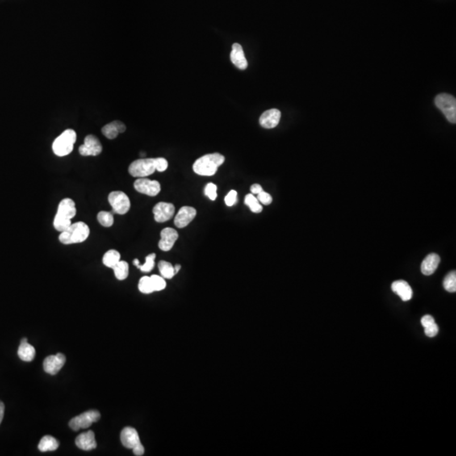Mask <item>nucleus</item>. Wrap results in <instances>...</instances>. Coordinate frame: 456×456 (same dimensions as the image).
Returning <instances> with one entry per match:
<instances>
[{"label":"nucleus","instance_id":"obj_38","mask_svg":"<svg viewBox=\"0 0 456 456\" xmlns=\"http://www.w3.org/2000/svg\"><path fill=\"white\" fill-rule=\"evenodd\" d=\"M422 325H423L424 328L426 327L429 326L431 324H433V323H435L434 319H433V317L431 316V315H425V316H423L421 319Z\"/></svg>","mask_w":456,"mask_h":456},{"label":"nucleus","instance_id":"obj_6","mask_svg":"<svg viewBox=\"0 0 456 456\" xmlns=\"http://www.w3.org/2000/svg\"><path fill=\"white\" fill-rule=\"evenodd\" d=\"M156 172L155 158H142L133 161L129 168V173L132 177H147Z\"/></svg>","mask_w":456,"mask_h":456},{"label":"nucleus","instance_id":"obj_24","mask_svg":"<svg viewBox=\"0 0 456 456\" xmlns=\"http://www.w3.org/2000/svg\"><path fill=\"white\" fill-rule=\"evenodd\" d=\"M120 253L117 250L111 249L108 250L105 253L102 258V262L103 265H106V267L113 268L120 261Z\"/></svg>","mask_w":456,"mask_h":456},{"label":"nucleus","instance_id":"obj_36","mask_svg":"<svg viewBox=\"0 0 456 456\" xmlns=\"http://www.w3.org/2000/svg\"><path fill=\"white\" fill-rule=\"evenodd\" d=\"M236 195H238V193L235 190H231V191L227 194V196L225 197V203L227 205V206H232L234 204L236 203Z\"/></svg>","mask_w":456,"mask_h":456},{"label":"nucleus","instance_id":"obj_29","mask_svg":"<svg viewBox=\"0 0 456 456\" xmlns=\"http://www.w3.org/2000/svg\"><path fill=\"white\" fill-rule=\"evenodd\" d=\"M138 287H139L140 293H144V294H150V293L155 291L151 277H142L139 281Z\"/></svg>","mask_w":456,"mask_h":456},{"label":"nucleus","instance_id":"obj_2","mask_svg":"<svg viewBox=\"0 0 456 456\" xmlns=\"http://www.w3.org/2000/svg\"><path fill=\"white\" fill-rule=\"evenodd\" d=\"M224 161L225 157L222 154H207L196 160L193 165V170L198 175L213 176Z\"/></svg>","mask_w":456,"mask_h":456},{"label":"nucleus","instance_id":"obj_7","mask_svg":"<svg viewBox=\"0 0 456 456\" xmlns=\"http://www.w3.org/2000/svg\"><path fill=\"white\" fill-rule=\"evenodd\" d=\"M108 202L114 213L125 215L130 209V200L128 195L122 191H114L108 195Z\"/></svg>","mask_w":456,"mask_h":456},{"label":"nucleus","instance_id":"obj_17","mask_svg":"<svg viewBox=\"0 0 456 456\" xmlns=\"http://www.w3.org/2000/svg\"><path fill=\"white\" fill-rule=\"evenodd\" d=\"M76 446L82 450H93L97 448V442L95 439V433L93 431H88L81 433L76 440Z\"/></svg>","mask_w":456,"mask_h":456},{"label":"nucleus","instance_id":"obj_25","mask_svg":"<svg viewBox=\"0 0 456 456\" xmlns=\"http://www.w3.org/2000/svg\"><path fill=\"white\" fill-rule=\"evenodd\" d=\"M113 269L117 279L119 281L127 279L129 276V264L126 261L120 260Z\"/></svg>","mask_w":456,"mask_h":456},{"label":"nucleus","instance_id":"obj_11","mask_svg":"<svg viewBox=\"0 0 456 456\" xmlns=\"http://www.w3.org/2000/svg\"><path fill=\"white\" fill-rule=\"evenodd\" d=\"M175 212V206L173 204L160 202L154 206V218L156 223H166L173 218Z\"/></svg>","mask_w":456,"mask_h":456},{"label":"nucleus","instance_id":"obj_42","mask_svg":"<svg viewBox=\"0 0 456 456\" xmlns=\"http://www.w3.org/2000/svg\"><path fill=\"white\" fill-rule=\"evenodd\" d=\"M180 269H181V265H176L175 266H174V274H177V273L179 272Z\"/></svg>","mask_w":456,"mask_h":456},{"label":"nucleus","instance_id":"obj_8","mask_svg":"<svg viewBox=\"0 0 456 456\" xmlns=\"http://www.w3.org/2000/svg\"><path fill=\"white\" fill-rule=\"evenodd\" d=\"M100 412L98 411H85L84 413L74 417L69 421V425L74 431H78L83 428H87L100 419Z\"/></svg>","mask_w":456,"mask_h":456},{"label":"nucleus","instance_id":"obj_35","mask_svg":"<svg viewBox=\"0 0 456 456\" xmlns=\"http://www.w3.org/2000/svg\"><path fill=\"white\" fill-rule=\"evenodd\" d=\"M257 199L258 200L260 201V203H262L265 206H269V205L272 203L271 195L264 191V190L262 192H260V194H258Z\"/></svg>","mask_w":456,"mask_h":456},{"label":"nucleus","instance_id":"obj_31","mask_svg":"<svg viewBox=\"0 0 456 456\" xmlns=\"http://www.w3.org/2000/svg\"><path fill=\"white\" fill-rule=\"evenodd\" d=\"M155 259H156V253H151L145 258L144 265H139L136 267L139 268L142 272L152 271L155 266Z\"/></svg>","mask_w":456,"mask_h":456},{"label":"nucleus","instance_id":"obj_26","mask_svg":"<svg viewBox=\"0 0 456 456\" xmlns=\"http://www.w3.org/2000/svg\"><path fill=\"white\" fill-rule=\"evenodd\" d=\"M158 269L161 277H163L164 279H172L175 276L174 267L171 263L161 260L159 262Z\"/></svg>","mask_w":456,"mask_h":456},{"label":"nucleus","instance_id":"obj_30","mask_svg":"<svg viewBox=\"0 0 456 456\" xmlns=\"http://www.w3.org/2000/svg\"><path fill=\"white\" fill-rule=\"evenodd\" d=\"M444 287L449 293L456 291V272H449L444 280Z\"/></svg>","mask_w":456,"mask_h":456},{"label":"nucleus","instance_id":"obj_34","mask_svg":"<svg viewBox=\"0 0 456 456\" xmlns=\"http://www.w3.org/2000/svg\"><path fill=\"white\" fill-rule=\"evenodd\" d=\"M155 165H156V171H158L160 173L165 172L168 168V161L163 157L155 158Z\"/></svg>","mask_w":456,"mask_h":456},{"label":"nucleus","instance_id":"obj_22","mask_svg":"<svg viewBox=\"0 0 456 456\" xmlns=\"http://www.w3.org/2000/svg\"><path fill=\"white\" fill-rule=\"evenodd\" d=\"M18 356L24 362H31L35 356V348L27 342V339L23 338L18 349Z\"/></svg>","mask_w":456,"mask_h":456},{"label":"nucleus","instance_id":"obj_3","mask_svg":"<svg viewBox=\"0 0 456 456\" xmlns=\"http://www.w3.org/2000/svg\"><path fill=\"white\" fill-rule=\"evenodd\" d=\"M90 235V228L83 222L71 224L65 231L59 235V239L63 244H80L85 242Z\"/></svg>","mask_w":456,"mask_h":456},{"label":"nucleus","instance_id":"obj_1","mask_svg":"<svg viewBox=\"0 0 456 456\" xmlns=\"http://www.w3.org/2000/svg\"><path fill=\"white\" fill-rule=\"evenodd\" d=\"M76 215V203L73 199H62L58 207L57 214L53 221V227L58 232H64L70 226L71 220Z\"/></svg>","mask_w":456,"mask_h":456},{"label":"nucleus","instance_id":"obj_28","mask_svg":"<svg viewBox=\"0 0 456 456\" xmlns=\"http://www.w3.org/2000/svg\"><path fill=\"white\" fill-rule=\"evenodd\" d=\"M97 221L102 227H111L114 223V214L109 211H100L97 214Z\"/></svg>","mask_w":456,"mask_h":456},{"label":"nucleus","instance_id":"obj_10","mask_svg":"<svg viewBox=\"0 0 456 456\" xmlns=\"http://www.w3.org/2000/svg\"><path fill=\"white\" fill-rule=\"evenodd\" d=\"M102 152L101 142L93 135H87L84 140V144L79 148V152L83 156H97Z\"/></svg>","mask_w":456,"mask_h":456},{"label":"nucleus","instance_id":"obj_37","mask_svg":"<svg viewBox=\"0 0 456 456\" xmlns=\"http://www.w3.org/2000/svg\"><path fill=\"white\" fill-rule=\"evenodd\" d=\"M437 333H439V326L436 323H433V324L425 328V335L428 337H434L437 336Z\"/></svg>","mask_w":456,"mask_h":456},{"label":"nucleus","instance_id":"obj_14","mask_svg":"<svg viewBox=\"0 0 456 456\" xmlns=\"http://www.w3.org/2000/svg\"><path fill=\"white\" fill-rule=\"evenodd\" d=\"M177 239H178V233L175 229L171 227L164 228L161 232V240L159 241V248L165 252L170 251L175 244Z\"/></svg>","mask_w":456,"mask_h":456},{"label":"nucleus","instance_id":"obj_15","mask_svg":"<svg viewBox=\"0 0 456 456\" xmlns=\"http://www.w3.org/2000/svg\"><path fill=\"white\" fill-rule=\"evenodd\" d=\"M121 442L123 446L128 449H134L136 445H140V436L136 429L130 427L123 428L120 434Z\"/></svg>","mask_w":456,"mask_h":456},{"label":"nucleus","instance_id":"obj_16","mask_svg":"<svg viewBox=\"0 0 456 456\" xmlns=\"http://www.w3.org/2000/svg\"><path fill=\"white\" fill-rule=\"evenodd\" d=\"M281 117V112L278 109H269L260 116V125L265 129L275 128L279 124Z\"/></svg>","mask_w":456,"mask_h":456},{"label":"nucleus","instance_id":"obj_33","mask_svg":"<svg viewBox=\"0 0 456 456\" xmlns=\"http://www.w3.org/2000/svg\"><path fill=\"white\" fill-rule=\"evenodd\" d=\"M216 190H217L216 185L211 183V184L206 185V189H205V194L211 200H215L217 198Z\"/></svg>","mask_w":456,"mask_h":456},{"label":"nucleus","instance_id":"obj_18","mask_svg":"<svg viewBox=\"0 0 456 456\" xmlns=\"http://www.w3.org/2000/svg\"><path fill=\"white\" fill-rule=\"evenodd\" d=\"M231 61L238 69L244 70L248 67V62L244 55V49L239 43H234L231 52Z\"/></svg>","mask_w":456,"mask_h":456},{"label":"nucleus","instance_id":"obj_21","mask_svg":"<svg viewBox=\"0 0 456 456\" xmlns=\"http://www.w3.org/2000/svg\"><path fill=\"white\" fill-rule=\"evenodd\" d=\"M440 257L437 253H430L423 260L421 265V271L425 276L433 275L440 265Z\"/></svg>","mask_w":456,"mask_h":456},{"label":"nucleus","instance_id":"obj_5","mask_svg":"<svg viewBox=\"0 0 456 456\" xmlns=\"http://www.w3.org/2000/svg\"><path fill=\"white\" fill-rule=\"evenodd\" d=\"M435 105L445 114L449 123H456V100L453 96L441 93L435 97Z\"/></svg>","mask_w":456,"mask_h":456},{"label":"nucleus","instance_id":"obj_20","mask_svg":"<svg viewBox=\"0 0 456 456\" xmlns=\"http://www.w3.org/2000/svg\"><path fill=\"white\" fill-rule=\"evenodd\" d=\"M126 126L121 121H114L107 123L102 129V132L105 137L109 140H114L118 137L121 133L125 132Z\"/></svg>","mask_w":456,"mask_h":456},{"label":"nucleus","instance_id":"obj_9","mask_svg":"<svg viewBox=\"0 0 456 456\" xmlns=\"http://www.w3.org/2000/svg\"><path fill=\"white\" fill-rule=\"evenodd\" d=\"M134 187L136 191L148 196H156L161 192V185L158 181L145 177H139L134 184Z\"/></svg>","mask_w":456,"mask_h":456},{"label":"nucleus","instance_id":"obj_43","mask_svg":"<svg viewBox=\"0 0 456 456\" xmlns=\"http://www.w3.org/2000/svg\"><path fill=\"white\" fill-rule=\"evenodd\" d=\"M133 264H134L135 266H137V265H140V261H139L137 259H135V260L133 261Z\"/></svg>","mask_w":456,"mask_h":456},{"label":"nucleus","instance_id":"obj_27","mask_svg":"<svg viewBox=\"0 0 456 456\" xmlns=\"http://www.w3.org/2000/svg\"><path fill=\"white\" fill-rule=\"evenodd\" d=\"M244 203H245L246 206L249 207L252 212H262V206L260 205V201L258 200L257 198L253 194H247L246 195Z\"/></svg>","mask_w":456,"mask_h":456},{"label":"nucleus","instance_id":"obj_23","mask_svg":"<svg viewBox=\"0 0 456 456\" xmlns=\"http://www.w3.org/2000/svg\"><path fill=\"white\" fill-rule=\"evenodd\" d=\"M59 442L55 437L47 435L41 440L38 445V449L42 452L54 451L59 448Z\"/></svg>","mask_w":456,"mask_h":456},{"label":"nucleus","instance_id":"obj_13","mask_svg":"<svg viewBox=\"0 0 456 456\" xmlns=\"http://www.w3.org/2000/svg\"><path fill=\"white\" fill-rule=\"evenodd\" d=\"M197 211L195 209L190 206H184L180 209L174 219V224L178 228H184L190 224L192 221L196 216Z\"/></svg>","mask_w":456,"mask_h":456},{"label":"nucleus","instance_id":"obj_32","mask_svg":"<svg viewBox=\"0 0 456 456\" xmlns=\"http://www.w3.org/2000/svg\"><path fill=\"white\" fill-rule=\"evenodd\" d=\"M151 279H152V284H153L154 291H162L166 288L167 283H166L163 277L157 276V275H153L151 277Z\"/></svg>","mask_w":456,"mask_h":456},{"label":"nucleus","instance_id":"obj_19","mask_svg":"<svg viewBox=\"0 0 456 456\" xmlns=\"http://www.w3.org/2000/svg\"><path fill=\"white\" fill-rule=\"evenodd\" d=\"M391 289L404 302L411 300V298H412V294H413L412 289H411L409 284L407 283L406 281L399 280V281H394L392 285H391Z\"/></svg>","mask_w":456,"mask_h":456},{"label":"nucleus","instance_id":"obj_41","mask_svg":"<svg viewBox=\"0 0 456 456\" xmlns=\"http://www.w3.org/2000/svg\"><path fill=\"white\" fill-rule=\"evenodd\" d=\"M4 415H5V405L2 402H0V424L2 423Z\"/></svg>","mask_w":456,"mask_h":456},{"label":"nucleus","instance_id":"obj_40","mask_svg":"<svg viewBox=\"0 0 456 456\" xmlns=\"http://www.w3.org/2000/svg\"><path fill=\"white\" fill-rule=\"evenodd\" d=\"M250 190L252 192V194H260V192L263 191V188L261 185L256 184V185H253L251 186Z\"/></svg>","mask_w":456,"mask_h":456},{"label":"nucleus","instance_id":"obj_12","mask_svg":"<svg viewBox=\"0 0 456 456\" xmlns=\"http://www.w3.org/2000/svg\"><path fill=\"white\" fill-rule=\"evenodd\" d=\"M66 362V357L62 353L51 355L46 357L43 362V369L51 375L57 374Z\"/></svg>","mask_w":456,"mask_h":456},{"label":"nucleus","instance_id":"obj_4","mask_svg":"<svg viewBox=\"0 0 456 456\" xmlns=\"http://www.w3.org/2000/svg\"><path fill=\"white\" fill-rule=\"evenodd\" d=\"M76 133L74 130H64L59 137L52 143V151L56 156H68L73 152L74 145L76 141Z\"/></svg>","mask_w":456,"mask_h":456},{"label":"nucleus","instance_id":"obj_39","mask_svg":"<svg viewBox=\"0 0 456 456\" xmlns=\"http://www.w3.org/2000/svg\"><path fill=\"white\" fill-rule=\"evenodd\" d=\"M132 450L134 452V454L136 456L143 455L144 453V448L142 445L141 443H140V445H136L134 449H132Z\"/></svg>","mask_w":456,"mask_h":456}]
</instances>
